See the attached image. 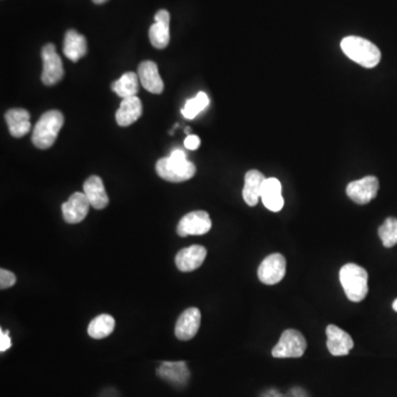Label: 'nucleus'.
<instances>
[{
	"label": "nucleus",
	"mask_w": 397,
	"mask_h": 397,
	"mask_svg": "<svg viewBox=\"0 0 397 397\" xmlns=\"http://www.w3.org/2000/svg\"><path fill=\"white\" fill-rule=\"evenodd\" d=\"M342 51L349 59L366 68H376L381 61V51L376 44L356 36H349L342 39Z\"/></svg>",
	"instance_id": "nucleus-1"
},
{
	"label": "nucleus",
	"mask_w": 397,
	"mask_h": 397,
	"mask_svg": "<svg viewBox=\"0 0 397 397\" xmlns=\"http://www.w3.org/2000/svg\"><path fill=\"white\" fill-rule=\"evenodd\" d=\"M340 283L349 300L360 302L368 293V275L364 267L356 264H346L339 273Z\"/></svg>",
	"instance_id": "nucleus-2"
},
{
	"label": "nucleus",
	"mask_w": 397,
	"mask_h": 397,
	"mask_svg": "<svg viewBox=\"0 0 397 397\" xmlns=\"http://www.w3.org/2000/svg\"><path fill=\"white\" fill-rule=\"evenodd\" d=\"M64 124L63 114L59 110L44 113L32 133V143L39 149H49L59 136Z\"/></svg>",
	"instance_id": "nucleus-3"
},
{
	"label": "nucleus",
	"mask_w": 397,
	"mask_h": 397,
	"mask_svg": "<svg viewBox=\"0 0 397 397\" xmlns=\"http://www.w3.org/2000/svg\"><path fill=\"white\" fill-rule=\"evenodd\" d=\"M156 171L158 176L163 180L169 182H183L193 178L197 168L195 163L188 160H176V159L167 157L157 161Z\"/></svg>",
	"instance_id": "nucleus-4"
},
{
	"label": "nucleus",
	"mask_w": 397,
	"mask_h": 397,
	"mask_svg": "<svg viewBox=\"0 0 397 397\" xmlns=\"http://www.w3.org/2000/svg\"><path fill=\"white\" fill-rule=\"evenodd\" d=\"M307 341L301 332L295 329H288L283 332L279 341L274 346V358H300L305 354Z\"/></svg>",
	"instance_id": "nucleus-5"
},
{
	"label": "nucleus",
	"mask_w": 397,
	"mask_h": 397,
	"mask_svg": "<svg viewBox=\"0 0 397 397\" xmlns=\"http://www.w3.org/2000/svg\"><path fill=\"white\" fill-rule=\"evenodd\" d=\"M42 61H43V71L41 80L44 86H52L59 83L63 78L64 70L61 58L56 52L54 44L48 43L42 49Z\"/></svg>",
	"instance_id": "nucleus-6"
},
{
	"label": "nucleus",
	"mask_w": 397,
	"mask_h": 397,
	"mask_svg": "<svg viewBox=\"0 0 397 397\" xmlns=\"http://www.w3.org/2000/svg\"><path fill=\"white\" fill-rule=\"evenodd\" d=\"M212 227V222L209 213L205 211H193L181 217L177 227L179 237H185L189 235H205Z\"/></svg>",
	"instance_id": "nucleus-7"
},
{
	"label": "nucleus",
	"mask_w": 397,
	"mask_h": 397,
	"mask_svg": "<svg viewBox=\"0 0 397 397\" xmlns=\"http://www.w3.org/2000/svg\"><path fill=\"white\" fill-rule=\"evenodd\" d=\"M380 182L374 176L364 177L360 180L352 181L346 187V195L356 205H368L378 195Z\"/></svg>",
	"instance_id": "nucleus-8"
},
{
	"label": "nucleus",
	"mask_w": 397,
	"mask_h": 397,
	"mask_svg": "<svg viewBox=\"0 0 397 397\" xmlns=\"http://www.w3.org/2000/svg\"><path fill=\"white\" fill-rule=\"evenodd\" d=\"M286 259L282 254L268 255L259 267V278L265 285H275L285 277Z\"/></svg>",
	"instance_id": "nucleus-9"
},
{
	"label": "nucleus",
	"mask_w": 397,
	"mask_h": 397,
	"mask_svg": "<svg viewBox=\"0 0 397 397\" xmlns=\"http://www.w3.org/2000/svg\"><path fill=\"white\" fill-rule=\"evenodd\" d=\"M157 376L166 381L175 388H182L190 380V371L182 361L178 362H163L157 368Z\"/></svg>",
	"instance_id": "nucleus-10"
},
{
	"label": "nucleus",
	"mask_w": 397,
	"mask_h": 397,
	"mask_svg": "<svg viewBox=\"0 0 397 397\" xmlns=\"http://www.w3.org/2000/svg\"><path fill=\"white\" fill-rule=\"evenodd\" d=\"M326 334L328 336L326 346H328V350L332 356H348L354 349V339L341 328H339L334 324H330V326H326Z\"/></svg>",
	"instance_id": "nucleus-11"
},
{
	"label": "nucleus",
	"mask_w": 397,
	"mask_h": 397,
	"mask_svg": "<svg viewBox=\"0 0 397 397\" xmlns=\"http://www.w3.org/2000/svg\"><path fill=\"white\" fill-rule=\"evenodd\" d=\"M90 201L84 192H76L62 205L64 221L70 225L80 223L86 219L90 209Z\"/></svg>",
	"instance_id": "nucleus-12"
},
{
	"label": "nucleus",
	"mask_w": 397,
	"mask_h": 397,
	"mask_svg": "<svg viewBox=\"0 0 397 397\" xmlns=\"http://www.w3.org/2000/svg\"><path fill=\"white\" fill-rule=\"evenodd\" d=\"M200 310L195 307L188 308L178 318L176 328H175V334L181 341H188V340L195 338V334L200 329Z\"/></svg>",
	"instance_id": "nucleus-13"
},
{
	"label": "nucleus",
	"mask_w": 397,
	"mask_h": 397,
	"mask_svg": "<svg viewBox=\"0 0 397 397\" xmlns=\"http://www.w3.org/2000/svg\"><path fill=\"white\" fill-rule=\"evenodd\" d=\"M170 14L159 10L155 15V24L149 29V39L156 49H165L170 41Z\"/></svg>",
	"instance_id": "nucleus-14"
},
{
	"label": "nucleus",
	"mask_w": 397,
	"mask_h": 397,
	"mask_svg": "<svg viewBox=\"0 0 397 397\" xmlns=\"http://www.w3.org/2000/svg\"><path fill=\"white\" fill-rule=\"evenodd\" d=\"M207 249L201 245H192L181 249L176 256V265L182 273H190L202 265L207 257Z\"/></svg>",
	"instance_id": "nucleus-15"
},
{
	"label": "nucleus",
	"mask_w": 397,
	"mask_h": 397,
	"mask_svg": "<svg viewBox=\"0 0 397 397\" xmlns=\"http://www.w3.org/2000/svg\"><path fill=\"white\" fill-rule=\"evenodd\" d=\"M138 78L143 88L153 94H161L163 81L158 72V66L153 61H143L138 66Z\"/></svg>",
	"instance_id": "nucleus-16"
},
{
	"label": "nucleus",
	"mask_w": 397,
	"mask_h": 397,
	"mask_svg": "<svg viewBox=\"0 0 397 397\" xmlns=\"http://www.w3.org/2000/svg\"><path fill=\"white\" fill-rule=\"evenodd\" d=\"M84 195L94 209L102 210L108 207L110 199L105 190L104 183L98 176H91L83 185Z\"/></svg>",
	"instance_id": "nucleus-17"
},
{
	"label": "nucleus",
	"mask_w": 397,
	"mask_h": 397,
	"mask_svg": "<svg viewBox=\"0 0 397 397\" xmlns=\"http://www.w3.org/2000/svg\"><path fill=\"white\" fill-rule=\"evenodd\" d=\"M262 201L269 211L279 212L284 207L282 183L276 178H266L262 188Z\"/></svg>",
	"instance_id": "nucleus-18"
},
{
	"label": "nucleus",
	"mask_w": 397,
	"mask_h": 397,
	"mask_svg": "<svg viewBox=\"0 0 397 397\" xmlns=\"http://www.w3.org/2000/svg\"><path fill=\"white\" fill-rule=\"evenodd\" d=\"M6 122L9 128L10 135L15 138L25 136L31 130L30 114L24 108H13L5 115Z\"/></svg>",
	"instance_id": "nucleus-19"
},
{
	"label": "nucleus",
	"mask_w": 397,
	"mask_h": 397,
	"mask_svg": "<svg viewBox=\"0 0 397 397\" xmlns=\"http://www.w3.org/2000/svg\"><path fill=\"white\" fill-rule=\"evenodd\" d=\"M265 179V176L259 170H249L245 175L243 199L249 207H255L259 203Z\"/></svg>",
	"instance_id": "nucleus-20"
},
{
	"label": "nucleus",
	"mask_w": 397,
	"mask_h": 397,
	"mask_svg": "<svg viewBox=\"0 0 397 397\" xmlns=\"http://www.w3.org/2000/svg\"><path fill=\"white\" fill-rule=\"evenodd\" d=\"M143 114V105L137 96L123 98L120 108L116 112V122L120 126L126 127L136 122Z\"/></svg>",
	"instance_id": "nucleus-21"
},
{
	"label": "nucleus",
	"mask_w": 397,
	"mask_h": 397,
	"mask_svg": "<svg viewBox=\"0 0 397 397\" xmlns=\"http://www.w3.org/2000/svg\"><path fill=\"white\" fill-rule=\"evenodd\" d=\"M64 56L72 62H78L88 52V44L84 36L76 30H68L64 37Z\"/></svg>",
	"instance_id": "nucleus-22"
},
{
	"label": "nucleus",
	"mask_w": 397,
	"mask_h": 397,
	"mask_svg": "<svg viewBox=\"0 0 397 397\" xmlns=\"http://www.w3.org/2000/svg\"><path fill=\"white\" fill-rule=\"evenodd\" d=\"M138 80L137 74L134 72H127L122 78L115 81L110 88L123 98H133L138 93Z\"/></svg>",
	"instance_id": "nucleus-23"
},
{
	"label": "nucleus",
	"mask_w": 397,
	"mask_h": 397,
	"mask_svg": "<svg viewBox=\"0 0 397 397\" xmlns=\"http://www.w3.org/2000/svg\"><path fill=\"white\" fill-rule=\"evenodd\" d=\"M114 318L110 314H103L90 322L88 334L93 339H104L114 331Z\"/></svg>",
	"instance_id": "nucleus-24"
},
{
	"label": "nucleus",
	"mask_w": 397,
	"mask_h": 397,
	"mask_svg": "<svg viewBox=\"0 0 397 397\" xmlns=\"http://www.w3.org/2000/svg\"><path fill=\"white\" fill-rule=\"evenodd\" d=\"M209 96L203 92L197 93L195 98L187 100L185 108L181 110V114L187 120H193L197 114L203 112L209 106Z\"/></svg>",
	"instance_id": "nucleus-25"
},
{
	"label": "nucleus",
	"mask_w": 397,
	"mask_h": 397,
	"mask_svg": "<svg viewBox=\"0 0 397 397\" xmlns=\"http://www.w3.org/2000/svg\"><path fill=\"white\" fill-rule=\"evenodd\" d=\"M378 237L382 241L383 245L388 249L394 247L397 244V219L396 217H388L384 223L378 227Z\"/></svg>",
	"instance_id": "nucleus-26"
},
{
	"label": "nucleus",
	"mask_w": 397,
	"mask_h": 397,
	"mask_svg": "<svg viewBox=\"0 0 397 397\" xmlns=\"http://www.w3.org/2000/svg\"><path fill=\"white\" fill-rule=\"evenodd\" d=\"M15 284V274L1 268V269H0V288L3 290L7 289V288L13 287Z\"/></svg>",
	"instance_id": "nucleus-27"
},
{
	"label": "nucleus",
	"mask_w": 397,
	"mask_h": 397,
	"mask_svg": "<svg viewBox=\"0 0 397 397\" xmlns=\"http://www.w3.org/2000/svg\"><path fill=\"white\" fill-rule=\"evenodd\" d=\"M11 346V340H10L9 331H0V352L7 351L8 349Z\"/></svg>",
	"instance_id": "nucleus-28"
},
{
	"label": "nucleus",
	"mask_w": 397,
	"mask_h": 397,
	"mask_svg": "<svg viewBox=\"0 0 397 397\" xmlns=\"http://www.w3.org/2000/svg\"><path fill=\"white\" fill-rule=\"evenodd\" d=\"M200 145V138L195 136V135H189V136H187V138H185V148L189 149V150H195Z\"/></svg>",
	"instance_id": "nucleus-29"
},
{
	"label": "nucleus",
	"mask_w": 397,
	"mask_h": 397,
	"mask_svg": "<svg viewBox=\"0 0 397 397\" xmlns=\"http://www.w3.org/2000/svg\"><path fill=\"white\" fill-rule=\"evenodd\" d=\"M294 394H295L296 397H305V394L301 392V390L294 391Z\"/></svg>",
	"instance_id": "nucleus-30"
},
{
	"label": "nucleus",
	"mask_w": 397,
	"mask_h": 397,
	"mask_svg": "<svg viewBox=\"0 0 397 397\" xmlns=\"http://www.w3.org/2000/svg\"><path fill=\"white\" fill-rule=\"evenodd\" d=\"M108 0H93V3L96 4V5H100V4L106 3Z\"/></svg>",
	"instance_id": "nucleus-31"
},
{
	"label": "nucleus",
	"mask_w": 397,
	"mask_h": 397,
	"mask_svg": "<svg viewBox=\"0 0 397 397\" xmlns=\"http://www.w3.org/2000/svg\"><path fill=\"white\" fill-rule=\"evenodd\" d=\"M393 309L397 312V299H395L394 302H393Z\"/></svg>",
	"instance_id": "nucleus-32"
},
{
	"label": "nucleus",
	"mask_w": 397,
	"mask_h": 397,
	"mask_svg": "<svg viewBox=\"0 0 397 397\" xmlns=\"http://www.w3.org/2000/svg\"><path fill=\"white\" fill-rule=\"evenodd\" d=\"M190 133H191L190 127H187V128H185V134L188 135L189 136V135H191Z\"/></svg>",
	"instance_id": "nucleus-33"
}]
</instances>
